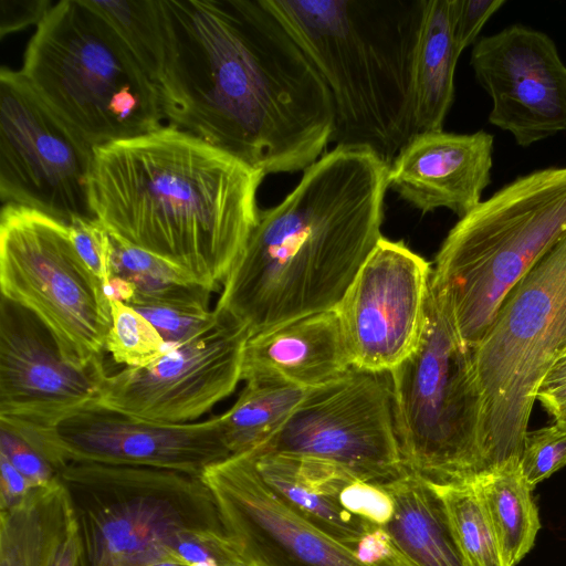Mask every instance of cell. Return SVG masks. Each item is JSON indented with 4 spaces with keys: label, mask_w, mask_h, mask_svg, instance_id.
Instances as JSON below:
<instances>
[{
    "label": "cell",
    "mask_w": 566,
    "mask_h": 566,
    "mask_svg": "<svg viewBox=\"0 0 566 566\" xmlns=\"http://www.w3.org/2000/svg\"><path fill=\"white\" fill-rule=\"evenodd\" d=\"M164 118L269 174L304 171L334 129L322 77L264 0H159Z\"/></svg>",
    "instance_id": "cell-1"
},
{
    "label": "cell",
    "mask_w": 566,
    "mask_h": 566,
    "mask_svg": "<svg viewBox=\"0 0 566 566\" xmlns=\"http://www.w3.org/2000/svg\"><path fill=\"white\" fill-rule=\"evenodd\" d=\"M265 176L172 125L94 148L88 198L107 230L218 291L259 219Z\"/></svg>",
    "instance_id": "cell-2"
},
{
    "label": "cell",
    "mask_w": 566,
    "mask_h": 566,
    "mask_svg": "<svg viewBox=\"0 0 566 566\" xmlns=\"http://www.w3.org/2000/svg\"><path fill=\"white\" fill-rule=\"evenodd\" d=\"M388 168L366 149L326 151L260 209L214 310L252 335L334 310L382 238Z\"/></svg>",
    "instance_id": "cell-3"
},
{
    "label": "cell",
    "mask_w": 566,
    "mask_h": 566,
    "mask_svg": "<svg viewBox=\"0 0 566 566\" xmlns=\"http://www.w3.org/2000/svg\"><path fill=\"white\" fill-rule=\"evenodd\" d=\"M332 98L331 143L388 167L418 134L413 63L424 0H264Z\"/></svg>",
    "instance_id": "cell-4"
},
{
    "label": "cell",
    "mask_w": 566,
    "mask_h": 566,
    "mask_svg": "<svg viewBox=\"0 0 566 566\" xmlns=\"http://www.w3.org/2000/svg\"><path fill=\"white\" fill-rule=\"evenodd\" d=\"M566 237V166L520 176L450 229L431 292L459 338L474 348L502 303Z\"/></svg>",
    "instance_id": "cell-5"
},
{
    "label": "cell",
    "mask_w": 566,
    "mask_h": 566,
    "mask_svg": "<svg viewBox=\"0 0 566 566\" xmlns=\"http://www.w3.org/2000/svg\"><path fill=\"white\" fill-rule=\"evenodd\" d=\"M20 71L92 148L163 126L156 84L86 0L53 4L29 40Z\"/></svg>",
    "instance_id": "cell-6"
},
{
    "label": "cell",
    "mask_w": 566,
    "mask_h": 566,
    "mask_svg": "<svg viewBox=\"0 0 566 566\" xmlns=\"http://www.w3.org/2000/svg\"><path fill=\"white\" fill-rule=\"evenodd\" d=\"M566 355V237L517 283L472 348L488 471L518 462L537 392Z\"/></svg>",
    "instance_id": "cell-7"
},
{
    "label": "cell",
    "mask_w": 566,
    "mask_h": 566,
    "mask_svg": "<svg viewBox=\"0 0 566 566\" xmlns=\"http://www.w3.org/2000/svg\"><path fill=\"white\" fill-rule=\"evenodd\" d=\"M80 542L78 566H149L184 531H224L201 476L180 471L70 462L61 472Z\"/></svg>",
    "instance_id": "cell-8"
},
{
    "label": "cell",
    "mask_w": 566,
    "mask_h": 566,
    "mask_svg": "<svg viewBox=\"0 0 566 566\" xmlns=\"http://www.w3.org/2000/svg\"><path fill=\"white\" fill-rule=\"evenodd\" d=\"M387 378L407 471L438 484L488 472L472 348L449 324L431 286L420 342Z\"/></svg>",
    "instance_id": "cell-9"
},
{
    "label": "cell",
    "mask_w": 566,
    "mask_h": 566,
    "mask_svg": "<svg viewBox=\"0 0 566 566\" xmlns=\"http://www.w3.org/2000/svg\"><path fill=\"white\" fill-rule=\"evenodd\" d=\"M0 290L34 314L76 366L104 359L111 301L78 255L69 224L41 211L3 205Z\"/></svg>",
    "instance_id": "cell-10"
},
{
    "label": "cell",
    "mask_w": 566,
    "mask_h": 566,
    "mask_svg": "<svg viewBox=\"0 0 566 566\" xmlns=\"http://www.w3.org/2000/svg\"><path fill=\"white\" fill-rule=\"evenodd\" d=\"M94 148L40 99L21 71L0 70V197L70 223L95 218L88 198Z\"/></svg>",
    "instance_id": "cell-11"
},
{
    "label": "cell",
    "mask_w": 566,
    "mask_h": 566,
    "mask_svg": "<svg viewBox=\"0 0 566 566\" xmlns=\"http://www.w3.org/2000/svg\"><path fill=\"white\" fill-rule=\"evenodd\" d=\"M386 375L350 368L311 389L284 424L254 450L326 461L375 483L399 476L406 469Z\"/></svg>",
    "instance_id": "cell-12"
},
{
    "label": "cell",
    "mask_w": 566,
    "mask_h": 566,
    "mask_svg": "<svg viewBox=\"0 0 566 566\" xmlns=\"http://www.w3.org/2000/svg\"><path fill=\"white\" fill-rule=\"evenodd\" d=\"M217 314L211 329L168 346L151 364L108 374L94 405L160 423L192 422L208 412L241 380L243 353L252 336L241 322Z\"/></svg>",
    "instance_id": "cell-13"
},
{
    "label": "cell",
    "mask_w": 566,
    "mask_h": 566,
    "mask_svg": "<svg viewBox=\"0 0 566 566\" xmlns=\"http://www.w3.org/2000/svg\"><path fill=\"white\" fill-rule=\"evenodd\" d=\"M432 268L403 241L382 237L334 311L353 368L387 374L418 346Z\"/></svg>",
    "instance_id": "cell-14"
},
{
    "label": "cell",
    "mask_w": 566,
    "mask_h": 566,
    "mask_svg": "<svg viewBox=\"0 0 566 566\" xmlns=\"http://www.w3.org/2000/svg\"><path fill=\"white\" fill-rule=\"evenodd\" d=\"M201 478L251 566H376L292 509L261 479L248 453L211 465Z\"/></svg>",
    "instance_id": "cell-15"
},
{
    "label": "cell",
    "mask_w": 566,
    "mask_h": 566,
    "mask_svg": "<svg viewBox=\"0 0 566 566\" xmlns=\"http://www.w3.org/2000/svg\"><path fill=\"white\" fill-rule=\"evenodd\" d=\"M470 64L492 101L489 122L518 146L566 130V64L549 35L510 25L476 41Z\"/></svg>",
    "instance_id": "cell-16"
},
{
    "label": "cell",
    "mask_w": 566,
    "mask_h": 566,
    "mask_svg": "<svg viewBox=\"0 0 566 566\" xmlns=\"http://www.w3.org/2000/svg\"><path fill=\"white\" fill-rule=\"evenodd\" d=\"M107 375L104 359L88 366L66 361L34 314L1 297V418L54 428L94 405Z\"/></svg>",
    "instance_id": "cell-17"
},
{
    "label": "cell",
    "mask_w": 566,
    "mask_h": 566,
    "mask_svg": "<svg viewBox=\"0 0 566 566\" xmlns=\"http://www.w3.org/2000/svg\"><path fill=\"white\" fill-rule=\"evenodd\" d=\"M65 460L148 467L201 476L230 458L219 416L187 423H160L92 405L53 428Z\"/></svg>",
    "instance_id": "cell-18"
},
{
    "label": "cell",
    "mask_w": 566,
    "mask_h": 566,
    "mask_svg": "<svg viewBox=\"0 0 566 566\" xmlns=\"http://www.w3.org/2000/svg\"><path fill=\"white\" fill-rule=\"evenodd\" d=\"M494 138L484 130L418 133L388 168V188L422 213L447 208L462 218L491 182Z\"/></svg>",
    "instance_id": "cell-19"
},
{
    "label": "cell",
    "mask_w": 566,
    "mask_h": 566,
    "mask_svg": "<svg viewBox=\"0 0 566 566\" xmlns=\"http://www.w3.org/2000/svg\"><path fill=\"white\" fill-rule=\"evenodd\" d=\"M350 368L339 318L332 310L252 335L243 353L241 380H275L310 390Z\"/></svg>",
    "instance_id": "cell-20"
},
{
    "label": "cell",
    "mask_w": 566,
    "mask_h": 566,
    "mask_svg": "<svg viewBox=\"0 0 566 566\" xmlns=\"http://www.w3.org/2000/svg\"><path fill=\"white\" fill-rule=\"evenodd\" d=\"M261 479L308 522L347 546L371 524L348 513L338 502L343 485L353 476L333 463L284 453L250 451Z\"/></svg>",
    "instance_id": "cell-21"
},
{
    "label": "cell",
    "mask_w": 566,
    "mask_h": 566,
    "mask_svg": "<svg viewBox=\"0 0 566 566\" xmlns=\"http://www.w3.org/2000/svg\"><path fill=\"white\" fill-rule=\"evenodd\" d=\"M380 484L394 501L392 516L382 528L409 566H468L428 480L405 470Z\"/></svg>",
    "instance_id": "cell-22"
},
{
    "label": "cell",
    "mask_w": 566,
    "mask_h": 566,
    "mask_svg": "<svg viewBox=\"0 0 566 566\" xmlns=\"http://www.w3.org/2000/svg\"><path fill=\"white\" fill-rule=\"evenodd\" d=\"M74 525L61 480L34 489L19 507L0 511V566H53Z\"/></svg>",
    "instance_id": "cell-23"
},
{
    "label": "cell",
    "mask_w": 566,
    "mask_h": 566,
    "mask_svg": "<svg viewBox=\"0 0 566 566\" xmlns=\"http://www.w3.org/2000/svg\"><path fill=\"white\" fill-rule=\"evenodd\" d=\"M458 53L451 0H424L413 63V112L418 133L442 130L454 101Z\"/></svg>",
    "instance_id": "cell-24"
},
{
    "label": "cell",
    "mask_w": 566,
    "mask_h": 566,
    "mask_svg": "<svg viewBox=\"0 0 566 566\" xmlns=\"http://www.w3.org/2000/svg\"><path fill=\"white\" fill-rule=\"evenodd\" d=\"M474 482L506 566H516L534 546L541 528L533 489L524 481L518 462L483 473Z\"/></svg>",
    "instance_id": "cell-25"
},
{
    "label": "cell",
    "mask_w": 566,
    "mask_h": 566,
    "mask_svg": "<svg viewBox=\"0 0 566 566\" xmlns=\"http://www.w3.org/2000/svg\"><path fill=\"white\" fill-rule=\"evenodd\" d=\"M310 390L275 380L247 381L234 405L218 415L231 457L248 453L272 437Z\"/></svg>",
    "instance_id": "cell-26"
},
{
    "label": "cell",
    "mask_w": 566,
    "mask_h": 566,
    "mask_svg": "<svg viewBox=\"0 0 566 566\" xmlns=\"http://www.w3.org/2000/svg\"><path fill=\"white\" fill-rule=\"evenodd\" d=\"M430 483L442 501L453 536L468 566H506L475 482Z\"/></svg>",
    "instance_id": "cell-27"
},
{
    "label": "cell",
    "mask_w": 566,
    "mask_h": 566,
    "mask_svg": "<svg viewBox=\"0 0 566 566\" xmlns=\"http://www.w3.org/2000/svg\"><path fill=\"white\" fill-rule=\"evenodd\" d=\"M86 2L113 28L155 83L164 50L159 0Z\"/></svg>",
    "instance_id": "cell-28"
},
{
    "label": "cell",
    "mask_w": 566,
    "mask_h": 566,
    "mask_svg": "<svg viewBox=\"0 0 566 566\" xmlns=\"http://www.w3.org/2000/svg\"><path fill=\"white\" fill-rule=\"evenodd\" d=\"M112 275L135 287V295L151 298L193 297L212 292L195 283L169 262L111 233Z\"/></svg>",
    "instance_id": "cell-29"
},
{
    "label": "cell",
    "mask_w": 566,
    "mask_h": 566,
    "mask_svg": "<svg viewBox=\"0 0 566 566\" xmlns=\"http://www.w3.org/2000/svg\"><path fill=\"white\" fill-rule=\"evenodd\" d=\"M209 298L210 295L169 298L134 295L127 305L155 326L167 346H176L205 334L217 324L219 316L209 308Z\"/></svg>",
    "instance_id": "cell-30"
},
{
    "label": "cell",
    "mask_w": 566,
    "mask_h": 566,
    "mask_svg": "<svg viewBox=\"0 0 566 566\" xmlns=\"http://www.w3.org/2000/svg\"><path fill=\"white\" fill-rule=\"evenodd\" d=\"M112 325L105 342V352L117 364L145 367L158 359L167 345L155 326L138 311L120 302L111 301Z\"/></svg>",
    "instance_id": "cell-31"
},
{
    "label": "cell",
    "mask_w": 566,
    "mask_h": 566,
    "mask_svg": "<svg viewBox=\"0 0 566 566\" xmlns=\"http://www.w3.org/2000/svg\"><path fill=\"white\" fill-rule=\"evenodd\" d=\"M165 552L169 560L189 566H251L224 531L180 532L167 543Z\"/></svg>",
    "instance_id": "cell-32"
},
{
    "label": "cell",
    "mask_w": 566,
    "mask_h": 566,
    "mask_svg": "<svg viewBox=\"0 0 566 566\" xmlns=\"http://www.w3.org/2000/svg\"><path fill=\"white\" fill-rule=\"evenodd\" d=\"M566 465V430L557 423L527 430L518 468L531 489Z\"/></svg>",
    "instance_id": "cell-33"
},
{
    "label": "cell",
    "mask_w": 566,
    "mask_h": 566,
    "mask_svg": "<svg viewBox=\"0 0 566 566\" xmlns=\"http://www.w3.org/2000/svg\"><path fill=\"white\" fill-rule=\"evenodd\" d=\"M74 247L106 289L112 276V240L107 228L96 218H76L69 223Z\"/></svg>",
    "instance_id": "cell-34"
},
{
    "label": "cell",
    "mask_w": 566,
    "mask_h": 566,
    "mask_svg": "<svg viewBox=\"0 0 566 566\" xmlns=\"http://www.w3.org/2000/svg\"><path fill=\"white\" fill-rule=\"evenodd\" d=\"M0 455L7 458L34 489L49 486L60 480V471L39 449L2 424Z\"/></svg>",
    "instance_id": "cell-35"
},
{
    "label": "cell",
    "mask_w": 566,
    "mask_h": 566,
    "mask_svg": "<svg viewBox=\"0 0 566 566\" xmlns=\"http://www.w3.org/2000/svg\"><path fill=\"white\" fill-rule=\"evenodd\" d=\"M338 502L348 513L380 527L390 521L394 513V501L387 490L380 483L357 476L343 485Z\"/></svg>",
    "instance_id": "cell-36"
},
{
    "label": "cell",
    "mask_w": 566,
    "mask_h": 566,
    "mask_svg": "<svg viewBox=\"0 0 566 566\" xmlns=\"http://www.w3.org/2000/svg\"><path fill=\"white\" fill-rule=\"evenodd\" d=\"M504 4L503 0H451L452 38L460 55L475 42L486 21Z\"/></svg>",
    "instance_id": "cell-37"
},
{
    "label": "cell",
    "mask_w": 566,
    "mask_h": 566,
    "mask_svg": "<svg viewBox=\"0 0 566 566\" xmlns=\"http://www.w3.org/2000/svg\"><path fill=\"white\" fill-rule=\"evenodd\" d=\"M53 4L50 0H0V36L38 25Z\"/></svg>",
    "instance_id": "cell-38"
},
{
    "label": "cell",
    "mask_w": 566,
    "mask_h": 566,
    "mask_svg": "<svg viewBox=\"0 0 566 566\" xmlns=\"http://www.w3.org/2000/svg\"><path fill=\"white\" fill-rule=\"evenodd\" d=\"M0 511L19 507L34 488L3 455H0Z\"/></svg>",
    "instance_id": "cell-39"
},
{
    "label": "cell",
    "mask_w": 566,
    "mask_h": 566,
    "mask_svg": "<svg viewBox=\"0 0 566 566\" xmlns=\"http://www.w3.org/2000/svg\"><path fill=\"white\" fill-rule=\"evenodd\" d=\"M536 400H539L551 416L566 409V382L539 388Z\"/></svg>",
    "instance_id": "cell-40"
},
{
    "label": "cell",
    "mask_w": 566,
    "mask_h": 566,
    "mask_svg": "<svg viewBox=\"0 0 566 566\" xmlns=\"http://www.w3.org/2000/svg\"><path fill=\"white\" fill-rule=\"evenodd\" d=\"M80 556V542L74 525V528L62 545L53 566H78Z\"/></svg>",
    "instance_id": "cell-41"
},
{
    "label": "cell",
    "mask_w": 566,
    "mask_h": 566,
    "mask_svg": "<svg viewBox=\"0 0 566 566\" xmlns=\"http://www.w3.org/2000/svg\"><path fill=\"white\" fill-rule=\"evenodd\" d=\"M566 382V355L563 356L545 377L542 387H553Z\"/></svg>",
    "instance_id": "cell-42"
},
{
    "label": "cell",
    "mask_w": 566,
    "mask_h": 566,
    "mask_svg": "<svg viewBox=\"0 0 566 566\" xmlns=\"http://www.w3.org/2000/svg\"><path fill=\"white\" fill-rule=\"evenodd\" d=\"M552 417L555 423L566 430V409L555 412Z\"/></svg>",
    "instance_id": "cell-43"
},
{
    "label": "cell",
    "mask_w": 566,
    "mask_h": 566,
    "mask_svg": "<svg viewBox=\"0 0 566 566\" xmlns=\"http://www.w3.org/2000/svg\"><path fill=\"white\" fill-rule=\"evenodd\" d=\"M149 566H189V565H187L185 563H180V562H161V563H156V564H153Z\"/></svg>",
    "instance_id": "cell-44"
},
{
    "label": "cell",
    "mask_w": 566,
    "mask_h": 566,
    "mask_svg": "<svg viewBox=\"0 0 566 566\" xmlns=\"http://www.w3.org/2000/svg\"><path fill=\"white\" fill-rule=\"evenodd\" d=\"M565 356V355H564Z\"/></svg>",
    "instance_id": "cell-45"
}]
</instances>
